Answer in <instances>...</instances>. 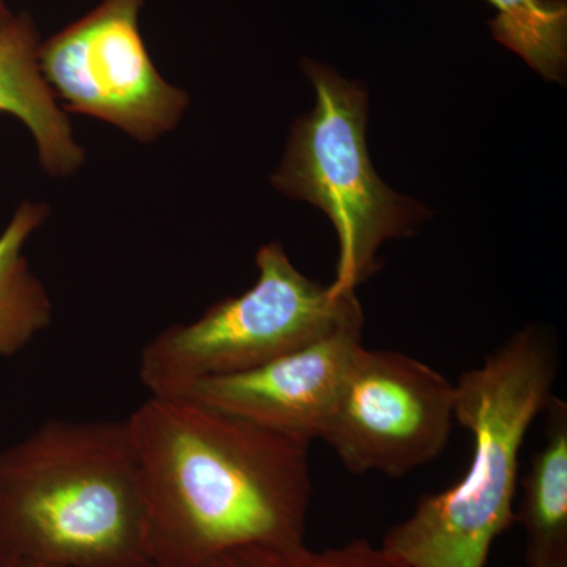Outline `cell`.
I'll return each instance as SVG.
<instances>
[{
  "mask_svg": "<svg viewBox=\"0 0 567 567\" xmlns=\"http://www.w3.org/2000/svg\"><path fill=\"white\" fill-rule=\"evenodd\" d=\"M145 0H102L39 48L40 70L63 110L148 144L173 132L188 93L164 80L141 32Z\"/></svg>",
  "mask_w": 567,
  "mask_h": 567,
  "instance_id": "6",
  "label": "cell"
},
{
  "mask_svg": "<svg viewBox=\"0 0 567 567\" xmlns=\"http://www.w3.org/2000/svg\"><path fill=\"white\" fill-rule=\"evenodd\" d=\"M48 215L47 204L24 200L0 234V358L22 352L51 324L50 293L24 254Z\"/></svg>",
  "mask_w": 567,
  "mask_h": 567,
  "instance_id": "10",
  "label": "cell"
},
{
  "mask_svg": "<svg viewBox=\"0 0 567 567\" xmlns=\"http://www.w3.org/2000/svg\"><path fill=\"white\" fill-rule=\"evenodd\" d=\"M546 436L522 483L516 518L528 535L527 550L567 548V404L554 394Z\"/></svg>",
  "mask_w": 567,
  "mask_h": 567,
  "instance_id": "11",
  "label": "cell"
},
{
  "mask_svg": "<svg viewBox=\"0 0 567 567\" xmlns=\"http://www.w3.org/2000/svg\"><path fill=\"white\" fill-rule=\"evenodd\" d=\"M456 423V385L394 350L363 349L322 439L353 475L404 477L445 451Z\"/></svg>",
  "mask_w": 567,
  "mask_h": 567,
  "instance_id": "7",
  "label": "cell"
},
{
  "mask_svg": "<svg viewBox=\"0 0 567 567\" xmlns=\"http://www.w3.org/2000/svg\"><path fill=\"white\" fill-rule=\"evenodd\" d=\"M9 567H44V566L35 565V563L22 561V563H17V565H11ZM152 567H155V566H152Z\"/></svg>",
  "mask_w": 567,
  "mask_h": 567,
  "instance_id": "16",
  "label": "cell"
},
{
  "mask_svg": "<svg viewBox=\"0 0 567 567\" xmlns=\"http://www.w3.org/2000/svg\"><path fill=\"white\" fill-rule=\"evenodd\" d=\"M152 567L123 420H48L0 450V567Z\"/></svg>",
  "mask_w": 567,
  "mask_h": 567,
  "instance_id": "2",
  "label": "cell"
},
{
  "mask_svg": "<svg viewBox=\"0 0 567 567\" xmlns=\"http://www.w3.org/2000/svg\"><path fill=\"white\" fill-rule=\"evenodd\" d=\"M257 281L189 323L171 324L145 344L140 380L151 395H177L203 380L241 374L363 322L354 292L338 293L298 270L278 241L256 254Z\"/></svg>",
  "mask_w": 567,
  "mask_h": 567,
  "instance_id": "5",
  "label": "cell"
},
{
  "mask_svg": "<svg viewBox=\"0 0 567 567\" xmlns=\"http://www.w3.org/2000/svg\"><path fill=\"white\" fill-rule=\"evenodd\" d=\"M496 9L492 33L547 81L565 82L566 0H488Z\"/></svg>",
  "mask_w": 567,
  "mask_h": 567,
  "instance_id": "12",
  "label": "cell"
},
{
  "mask_svg": "<svg viewBox=\"0 0 567 567\" xmlns=\"http://www.w3.org/2000/svg\"><path fill=\"white\" fill-rule=\"evenodd\" d=\"M529 567H567V548L527 550Z\"/></svg>",
  "mask_w": 567,
  "mask_h": 567,
  "instance_id": "14",
  "label": "cell"
},
{
  "mask_svg": "<svg viewBox=\"0 0 567 567\" xmlns=\"http://www.w3.org/2000/svg\"><path fill=\"white\" fill-rule=\"evenodd\" d=\"M14 17V13H11L7 3L3 0H0V29L6 28L7 24L11 21V18Z\"/></svg>",
  "mask_w": 567,
  "mask_h": 567,
  "instance_id": "15",
  "label": "cell"
},
{
  "mask_svg": "<svg viewBox=\"0 0 567 567\" xmlns=\"http://www.w3.org/2000/svg\"><path fill=\"white\" fill-rule=\"evenodd\" d=\"M554 347L539 328L511 336L458 377L456 421L472 435L468 468L453 486L425 494L382 540L406 567H486L492 544L513 525L520 453L557 380Z\"/></svg>",
  "mask_w": 567,
  "mask_h": 567,
  "instance_id": "3",
  "label": "cell"
},
{
  "mask_svg": "<svg viewBox=\"0 0 567 567\" xmlns=\"http://www.w3.org/2000/svg\"><path fill=\"white\" fill-rule=\"evenodd\" d=\"M155 567H210L238 548L305 543L311 443L182 395L126 416Z\"/></svg>",
  "mask_w": 567,
  "mask_h": 567,
  "instance_id": "1",
  "label": "cell"
},
{
  "mask_svg": "<svg viewBox=\"0 0 567 567\" xmlns=\"http://www.w3.org/2000/svg\"><path fill=\"white\" fill-rule=\"evenodd\" d=\"M40 43L35 22L25 11L0 29V114L13 115L31 132L48 175L70 177L84 163L85 152L41 73Z\"/></svg>",
  "mask_w": 567,
  "mask_h": 567,
  "instance_id": "9",
  "label": "cell"
},
{
  "mask_svg": "<svg viewBox=\"0 0 567 567\" xmlns=\"http://www.w3.org/2000/svg\"><path fill=\"white\" fill-rule=\"evenodd\" d=\"M210 567H406L382 547L354 539L342 546L312 550L305 543L295 546L238 548L216 559Z\"/></svg>",
  "mask_w": 567,
  "mask_h": 567,
  "instance_id": "13",
  "label": "cell"
},
{
  "mask_svg": "<svg viewBox=\"0 0 567 567\" xmlns=\"http://www.w3.org/2000/svg\"><path fill=\"white\" fill-rule=\"evenodd\" d=\"M303 71L315 85L316 106L293 123L271 185L330 218L339 240L331 287L354 292L382 267L380 248L415 233L427 212L375 173L365 145L364 89L323 63L303 61Z\"/></svg>",
  "mask_w": 567,
  "mask_h": 567,
  "instance_id": "4",
  "label": "cell"
},
{
  "mask_svg": "<svg viewBox=\"0 0 567 567\" xmlns=\"http://www.w3.org/2000/svg\"><path fill=\"white\" fill-rule=\"evenodd\" d=\"M363 347V322L344 324L270 363L203 380L177 395L312 443L322 439Z\"/></svg>",
  "mask_w": 567,
  "mask_h": 567,
  "instance_id": "8",
  "label": "cell"
}]
</instances>
